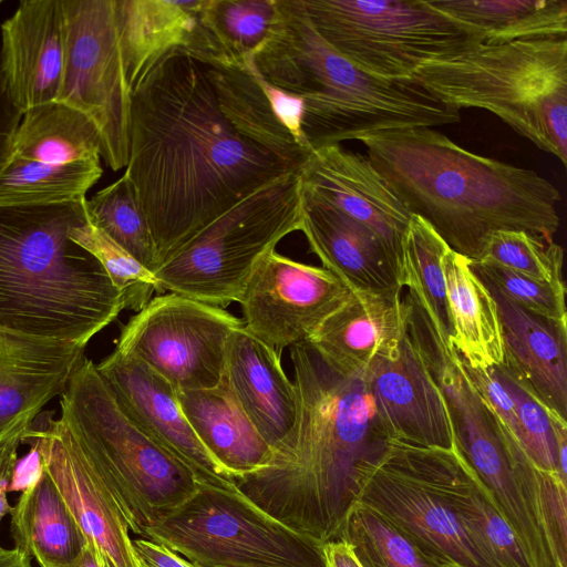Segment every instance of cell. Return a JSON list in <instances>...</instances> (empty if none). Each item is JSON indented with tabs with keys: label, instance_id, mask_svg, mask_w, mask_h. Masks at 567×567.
<instances>
[{
	"label": "cell",
	"instance_id": "obj_1",
	"mask_svg": "<svg viewBox=\"0 0 567 567\" xmlns=\"http://www.w3.org/2000/svg\"><path fill=\"white\" fill-rule=\"evenodd\" d=\"M292 172L231 127L204 62L186 49L164 53L133 87L124 175L157 267L241 199Z\"/></svg>",
	"mask_w": 567,
	"mask_h": 567
},
{
	"label": "cell",
	"instance_id": "obj_2",
	"mask_svg": "<svg viewBox=\"0 0 567 567\" xmlns=\"http://www.w3.org/2000/svg\"><path fill=\"white\" fill-rule=\"evenodd\" d=\"M300 415L291 445L235 480L254 504L322 546L338 539L364 482L391 441L368 372L342 374L309 342L290 347Z\"/></svg>",
	"mask_w": 567,
	"mask_h": 567
},
{
	"label": "cell",
	"instance_id": "obj_3",
	"mask_svg": "<svg viewBox=\"0 0 567 567\" xmlns=\"http://www.w3.org/2000/svg\"><path fill=\"white\" fill-rule=\"evenodd\" d=\"M367 156L412 215L476 260L494 231L546 240L559 229V190L533 169L472 153L432 127L361 137Z\"/></svg>",
	"mask_w": 567,
	"mask_h": 567
},
{
	"label": "cell",
	"instance_id": "obj_4",
	"mask_svg": "<svg viewBox=\"0 0 567 567\" xmlns=\"http://www.w3.org/2000/svg\"><path fill=\"white\" fill-rule=\"evenodd\" d=\"M86 198L0 205V327L85 347L124 309L101 262L70 238Z\"/></svg>",
	"mask_w": 567,
	"mask_h": 567
},
{
	"label": "cell",
	"instance_id": "obj_5",
	"mask_svg": "<svg viewBox=\"0 0 567 567\" xmlns=\"http://www.w3.org/2000/svg\"><path fill=\"white\" fill-rule=\"evenodd\" d=\"M255 65L271 84L303 99V133L312 150L363 136L461 121L413 79H383L338 53L311 24L302 0H276L274 21L254 52Z\"/></svg>",
	"mask_w": 567,
	"mask_h": 567
},
{
	"label": "cell",
	"instance_id": "obj_6",
	"mask_svg": "<svg viewBox=\"0 0 567 567\" xmlns=\"http://www.w3.org/2000/svg\"><path fill=\"white\" fill-rule=\"evenodd\" d=\"M446 104L492 112L567 164V38L480 44L412 76Z\"/></svg>",
	"mask_w": 567,
	"mask_h": 567
},
{
	"label": "cell",
	"instance_id": "obj_7",
	"mask_svg": "<svg viewBox=\"0 0 567 567\" xmlns=\"http://www.w3.org/2000/svg\"><path fill=\"white\" fill-rule=\"evenodd\" d=\"M61 420L120 502L130 532L144 529L187 501L194 475L150 439L120 409L84 358L60 399Z\"/></svg>",
	"mask_w": 567,
	"mask_h": 567
},
{
	"label": "cell",
	"instance_id": "obj_8",
	"mask_svg": "<svg viewBox=\"0 0 567 567\" xmlns=\"http://www.w3.org/2000/svg\"><path fill=\"white\" fill-rule=\"evenodd\" d=\"M298 172L261 187L205 227L153 272L156 292L224 308L239 301L257 261L300 230Z\"/></svg>",
	"mask_w": 567,
	"mask_h": 567
},
{
	"label": "cell",
	"instance_id": "obj_9",
	"mask_svg": "<svg viewBox=\"0 0 567 567\" xmlns=\"http://www.w3.org/2000/svg\"><path fill=\"white\" fill-rule=\"evenodd\" d=\"M143 538L203 567H326L322 546L267 514L236 484L199 485Z\"/></svg>",
	"mask_w": 567,
	"mask_h": 567
},
{
	"label": "cell",
	"instance_id": "obj_10",
	"mask_svg": "<svg viewBox=\"0 0 567 567\" xmlns=\"http://www.w3.org/2000/svg\"><path fill=\"white\" fill-rule=\"evenodd\" d=\"M320 37L358 68L412 79L423 65L480 45L427 0H302Z\"/></svg>",
	"mask_w": 567,
	"mask_h": 567
},
{
	"label": "cell",
	"instance_id": "obj_11",
	"mask_svg": "<svg viewBox=\"0 0 567 567\" xmlns=\"http://www.w3.org/2000/svg\"><path fill=\"white\" fill-rule=\"evenodd\" d=\"M64 65L56 101L96 126L101 158L114 172L128 162L132 91L120 47L115 0H61Z\"/></svg>",
	"mask_w": 567,
	"mask_h": 567
},
{
	"label": "cell",
	"instance_id": "obj_12",
	"mask_svg": "<svg viewBox=\"0 0 567 567\" xmlns=\"http://www.w3.org/2000/svg\"><path fill=\"white\" fill-rule=\"evenodd\" d=\"M243 326L224 308L167 292L127 321L115 351L138 359L176 391L209 389L221 382L227 339Z\"/></svg>",
	"mask_w": 567,
	"mask_h": 567
},
{
	"label": "cell",
	"instance_id": "obj_13",
	"mask_svg": "<svg viewBox=\"0 0 567 567\" xmlns=\"http://www.w3.org/2000/svg\"><path fill=\"white\" fill-rule=\"evenodd\" d=\"M352 291L323 267L276 251L256 264L239 299L244 327L279 353L307 342Z\"/></svg>",
	"mask_w": 567,
	"mask_h": 567
},
{
	"label": "cell",
	"instance_id": "obj_14",
	"mask_svg": "<svg viewBox=\"0 0 567 567\" xmlns=\"http://www.w3.org/2000/svg\"><path fill=\"white\" fill-rule=\"evenodd\" d=\"M391 442L369 473L358 503L381 514L444 567H502L445 501L403 464Z\"/></svg>",
	"mask_w": 567,
	"mask_h": 567
},
{
	"label": "cell",
	"instance_id": "obj_15",
	"mask_svg": "<svg viewBox=\"0 0 567 567\" xmlns=\"http://www.w3.org/2000/svg\"><path fill=\"white\" fill-rule=\"evenodd\" d=\"M24 436L38 440L44 470L87 540L115 567H138L120 502L66 424L40 413Z\"/></svg>",
	"mask_w": 567,
	"mask_h": 567
},
{
	"label": "cell",
	"instance_id": "obj_16",
	"mask_svg": "<svg viewBox=\"0 0 567 567\" xmlns=\"http://www.w3.org/2000/svg\"><path fill=\"white\" fill-rule=\"evenodd\" d=\"M95 368L125 415L184 465L199 485L236 484L195 434L169 382L138 359L115 350Z\"/></svg>",
	"mask_w": 567,
	"mask_h": 567
},
{
	"label": "cell",
	"instance_id": "obj_17",
	"mask_svg": "<svg viewBox=\"0 0 567 567\" xmlns=\"http://www.w3.org/2000/svg\"><path fill=\"white\" fill-rule=\"evenodd\" d=\"M202 61L231 127L299 171L311 152L303 133V99L267 81L255 65L254 53Z\"/></svg>",
	"mask_w": 567,
	"mask_h": 567
},
{
	"label": "cell",
	"instance_id": "obj_18",
	"mask_svg": "<svg viewBox=\"0 0 567 567\" xmlns=\"http://www.w3.org/2000/svg\"><path fill=\"white\" fill-rule=\"evenodd\" d=\"M302 194L374 233L399 260L412 214L367 155L340 144L315 148L298 171Z\"/></svg>",
	"mask_w": 567,
	"mask_h": 567
},
{
	"label": "cell",
	"instance_id": "obj_19",
	"mask_svg": "<svg viewBox=\"0 0 567 567\" xmlns=\"http://www.w3.org/2000/svg\"><path fill=\"white\" fill-rule=\"evenodd\" d=\"M367 372L377 412L392 440L423 447H455L446 402L409 326L399 346Z\"/></svg>",
	"mask_w": 567,
	"mask_h": 567
},
{
	"label": "cell",
	"instance_id": "obj_20",
	"mask_svg": "<svg viewBox=\"0 0 567 567\" xmlns=\"http://www.w3.org/2000/svg\"><path fill=\"white\" fill-rule=\"evenodd\" d=\"M64 65L61 0H23L1 24L0 70L13 105L25 113L56 101Z\"/></svg>",
	"mask_w": 567,
	"mask_h": 567
},
{
	"label": "cell",
	"instance_id": "obj_21",
	"mask_svg": "<svg viewBox=\"0 0 567 567\" xmlns=\"http://www.w3.org/2000/svg\"><path fill=\"white\" fill-rule=\"evenodd\" d=\"M84 348L0 327V445L22 437L43 406L61 395L85 358Z\"/></svg>",
	"mask_w": 567,
	"mask_h": 567
},
{
	"label": "cell",
	"instance_id": "obj_22",
	"mask_svg": "<svg viewBox=\"0 0 567 567\" xmlns=\"http://www.w3.org/2000/svg\"><path fill=\"white\" fill-rule=\"evenodd\" d=\"M224 380L272 454L288 449L296 435L300 405L280 353L244 326L237 328L227 339Z\"/></svg>",
	"mask_w": 567,
	"mask_h": 567
},
{
	"label": "cell",
	"instance_id": "obj_23",
	"mask_svg": "<svg viewBox=\"0 0 567 567\" xmlns=\"http://www.w3.org/2000/svg\"><path fill=\"white\" fill-rule=\"evenodd\" d=\"M300 230L324 269L352 292L402 291L399 260L369 228L306 197Z\"/></svg>",
	"mask_w": 567,
	"mask_h": 567
},
{
	"label": "cell",
	"instance_id": "obj_24",
	"mask_svg": "<svg viewBox=\"0 0 567 567\" xmlns=\"http://www.w3.org/2000/svg\"><path fill=\"white\" fill-rule=\"evenodd\" d=\"M409 320L410 305L402 291L352 292L307 342L338 372H364L399 346Z\"/></svg>",
	"mask_w": 567,
	"mask_h": 567
},
{
	"label": "cell",
	"instance_id": "obj_25",
	"mask_svg": "<svg viewBox=\"0 0 567 567\" xmlns=\"http://www.w3.org/2000/svg\"><path fill=\"white\" fill-rule=\"evenodd\" d=\"M205 0H115L120 47L133 89L167 51L183 48L199 59L210 55L200 24Z\"/></svg>",
	"mask_w": 567,
	"mask_h": 567
},
{
	"label": "cell",
	"instance_id": "obj_26",
	"mask_svg": "<svg viewBox=\"0 0 567 567\" xmlns=\"http://www.w3.org/2000/svg\"><path fill=\"white\" fill-rule=\"evenodd\" d=\"M498 310L504 363L515 368L550 409L567 415V321L517 306L487 285Z\"/></svg>",
	"mask_w": 567,
	"mask_h": 567
},
{
	"label": "cell",
	"instance_id": "obj_27",
	"mask_svg": "<svg viewBox=\"0 0 567 567\" xmlns=\"http://www.w3.org/2000/svg\"><path fill=\"white\" fill-rule=\"evenodd\" d=\"M176 392L195 434L234 480L270 463L271 447L243 412L224 377L214 388Z\"/></svg>",
	"mask_w": 567,
	"mask_h": 567
},
{
	"label": "cell",
	"instance_id": "obj_28",
	"mask_svg": "<svg viewBox=\"0 0 567 567\" xmlns=\"http://www.w3.org/2000/svg\"><path fill=\"white\" fill-rule=\"evenodd\" d=\"M451 341L471 367H497L504 343L495 300L474 272L471 259L450 248L443 259Z\"/></svg>",
	"mask_w": 567,
	"mask_h": 567
},
{
	"label": "cell",
	"instance_id": "obj_29",
	"mask_svg": "<svg viewBox=\"0 0 567 567\" xmlns=\"http://www.w3.org/2000/svg\"><path fill=\"white\" fill-rule=\"evenodd\" d=\"M9 514L14 548L40 567L72 564L89 542L45 470Z\"/></svg>",
	"mask_w": 567,
	"mask_h": 567
},
{
	"label": "cell",
	"instance_id": "obj_30",
	"mask_svg": "<svg viewBox=\"0 0 567 567\" xmlns=\"http://www.w3.org/2000/svg\"><path fill=\"white\" fill-rule=\"evenodd\" d=\"M481 44L567 38L566 0H427Z\"/></svg>",
	"mask_w": 567,
	"mask_h": 567
},
{
	"label": "cell",
	"instance_id": "obj_31",
	"mask_svg": "<svg viewBox=\"0 0 567 567\" xmlns=\"http://www.w3.org/2000/svg\"><path fill=\"white\" fill-rule=\"evenodd\" d=\"M12 155L47 164L101 158L100 134L84 113L52 101L22 114Z\"/></svg>",
	"mask_w": 567,
	"mask_h": 567
},
{
	"label": "cell",
	"instance_id": "obj_32",
	"mask_svg": "<svg viewBox=\"0 0 567 567\" xmlns=\"http://www.w3.org/2000/svg\"><path fill=\"white\" fill-rule=\"evenodd\" d=\"M450 248L426 220L411 216L401 240L403 285L433 328L447 340H451L452 326L443 259Z\"/></svg>",
	"mask_w": 567,
	"mask_h": 567
},
{
	"label": "cell",
	"instance_id": "obj_33",
	"mask_svg": "<svg viewBox=\"0 0 567 567\" xmlns=\"http://www.w3.org/2000/svg\"><path fill=\"white\" fill-rule=\"evenodd\" d=\"M102 173L101 158L47 164L11 155L0 172V205L83 199Z\"/></svg>",
	"mask_w": 567,
	"mask_h": 567
},
{
	"label": "cell",
	"instance_id": "obj_34",
	"mask_svg": "<svg viewBox=\"0 0 567 567\" xmlns=\"http://www.w3.org/2000/svg\"><path fill=\"white\" fill-rule=\"evenodd\" d=\"M276 0H205L200 24L210 48L207 60H236L267 38Z\"/></svg>",
	"mask_w": 567,
	"mask_h": 567
},
{
	"label": "cell",
	"instance_id": "obj_35",
	"mask_svg": "<svg viewBox=\"0 0 567 567\" xmlns=\"http://www.w3.org/2000/svg\"><path fill=\"white\" fill-rule=\"evenodd\" d=\"M338 539L350 546L363 567H444L375 511L357 504Z\"/></svg>",
	"mask_w": 567,
	"mask_h": 567
},
{
	"label": "cell",
	"instance_id": "obj_36",
	"mask_svg": "<svg viewBox=\"0 0 567 567\" xmlns=\"http://www.w3.org/2000/svg\"><path fill=\"white\" fill-rule=\"evenodd\" d=\"M89 220L152 272L157 268L147 220L123 174L86 199Z\"/></svg>",
	"mask_w": 567,
	"mask_h": 567
},
{
	"label": "cell",
	"instance_id": "obj_37",
	"mask_svg": "<svg viewBox=\"0 0 567 567\" xmlns=\"http://www.w3.org/2000/svg\"><path fill=\"white\" fill-rule=\"evenodd\" d=\"M492 370L514 402L518 420L516 441L538 468L558 477L554 419L559 414L543 402L512 365L503 362Z\"/></svg>",
	"mask_w": 567,
	"mask_h": 567
},
{
	"label": "cell",
	"instance_id": "obj_38",
	"mask_svg": "<svg viewBox=\"0 0 567 567\" xmlns=\"http://www.w3.org/2000/svg\"><path fill=\"white\" fill-rule=\"evenodd\" d=\"M70 238L93 255L122 293L124 309L140 311L156 292L154 274L89 219L70 231Z\"/></svg>",
	"mask_w": 567,
	"mask_h": 567
},
{
	"label": "cell",
	"instance_id": "obj_39",
	"mask_svg": "<svg viewBox=\"0 0 567 567\" xmlns=\"http://www.w3.org/2000/svg\"><path fill=\"white\" fill-rule=\"evenodd\" d=\"M476 260L493 262L539 281H564L563 248L554 240L524 230L494 231Z\"/></svg>",
	"mask_w": 567,
	"mask_h": 567
},
{
	"label": "cell",
	"instance_id": "obj_40",
	"mask_svg": "<svg viewBox=\"0 0 567 567\" xmlns=\"http://www.w3.org/2000/svg\"><path fill=\"white\" fill-rule=\"evenodd\" d=\"M471 265L483 282L517 306L550 320L567 321L564 281H539L488 261L471 260Z\"/></svg>",
	"mask_w": 567,
	"mask_h": 567
},
{
	"label": "cell",
	"instance_id": "obj_41",
	"mask_svg": "<svg viewBox=\"0 0 567 567\" xmlns=\"http://www.w3.org/2000/svg\"><path fill=\"white\" fill-rule=\"evenodd\" d=\"M463 363L473 384L486 404L513 435L516 436L518 433V420L514 402L507 390L495 377L492 367H471L464 361Z\"/></svg>",
	"mask_w": 567,
	"mask_h": 567
},
{
	"label": "cell",
	"instance_id": "obj_42",
	"mask_svg": "<svg viewBox=\"0 0 567 567\" xmlns=\"http://www.w3.org/2000/svg\"><path fill=\"white\" fill-rule=\"evenodd\" d=\"M138 567H203L152 539L132 538Z\"/></svg>",
	"mask_w": 567,
	"mask_h": 567
},
{
	"label": "cell",
	"instance_id": "obj_43",
	"mask_svg": "<svg viewBox=\"0 0 567 567\" xmlns=\"http://www.w3.org/2000/svg\"><path fill=\"white\" fill-rule=\"evenodd\" d=\"M22 114L10 101L0 70V172L12 155L13 142Z\"/></svg>",
	"mask_w": 567,
	"mask_h": 567
},
{
	"label": "cell",
	"instance_id": "obj_44",
	"mask_svg": "<svg viewBox=\"0 0 567 567\" xmlns=\"http://www.w3.org/2000/svg\"><path fill=\"white\" fill-rule=\"evenodd\" d=\"M22 443L30 444V451L17 461L9 492H23L41 477L44 470L38 440L33 436H24Z\"/></svg>",
	"mask_w": 567,
	"mask_h": 567
},
{
	"label": "cell",
	"instance_id": "obj_45",
	"mask_svg": "<svg viewBox=\"0 0 567 567\" xmlns=\"http://www.w3.org/2000/svg\"><path fill=\"white\" fill-rule=\"evenodd\" d=\"M20 444H22V437L18 436L0 445V523L12 508L7 499V493L9 492L18 461V449Z\"/></svg>",
	"mask_w": 567,
	"mask_h": 567
},
{
	"label": "cell",
	"instance_id": "obj_46",
	"mask_svg": "<svg viewBox=\"0 0 567 567\" xmlns=\"http://www.w3.org/2000/svg\"><path fill=\"white\" fill-rule=\"evenodd\" d=\"M322 554L326 567H363L343 539L324 543Z\"/></svg>",
	"mask_w": 567,
	"mask_h": 567
},
{
	"label": "cell",
	"instance_id": "obj_47",
	"mask_svg": "<svg viewBox=\"0 0 567 567\" xmlns=\"http://www.w3.org/2000/svg\"><path fill=\"white\" fill-rule=\"evenodd\" d=\"M64 567H115L112 561L92 542H87L80 556Z\"/></svg>",
	"mask_w": 567,
	"mask_h": 567
},
{
	"label": "cell",
	"instance_id": "obj_48",
	"mask_svg": "<svg viewBox=\"0 0 567 567\" xmlns=\"http://www.w3.org/2000/svg\"><path fill=\"white\" fill-rule=\"evenodd\" d=\"M0 567H32L31 559L17 548L7 549L0 546Z\"/></svg>",
	"mask_w": 567,
	"mask_h": 567
},
{
	"label": "cell",
	"instance_id": "obj_49",
	"mask_svg": "<svg viewBox=\"0 0 567 567\" xmlns=\"http://www.w3.org/2000/svg\"><path fill=\"white\" fill-rule=\"evenodd\" d=\"M2 2H3V1H2V0H0V6L2 4Z\"/></svg>",
	"mask_w": 567,
	"mask_h": 567
},
{
	"label": "cell",
	"instance_id": "obj_50",
	"mask_svg": "<svg viewBox=\"0 0 567 567\" xmlns=\"http://www.w3.org/2000/svg\"><path fill=\"white\" fill-rule=\"evenodd\" d=\"M447 567H455V566H447Z\"/></svg>",
	"mask_w": 567,
	"mask_h": 567
}]
</instances>
